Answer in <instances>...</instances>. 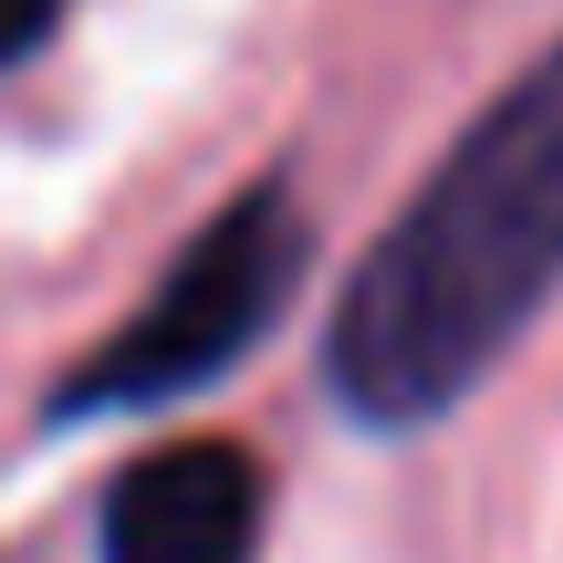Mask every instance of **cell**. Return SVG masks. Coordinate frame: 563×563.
<instances>
[{
    "instance_id": "obj_3",
    "label": "cell",
    "mask_w": 563,
    "mask_h": 563,
    "mask_svg": "<svg viewBox=\"0 0 563 563\" xmlns=\"http://www.w3.org/2000/svg\"><path fill=\"white\" fill-rule=\"evenodd\" d=\"M262 543V470L230 439L146 449L104 501V563H251Z\"/></svg>"
},
{
    "instance_id": "obj_2",
    "label": "cell",
    "mask_w": 563,
    "mask_h": 563,
    "mask_svg": "<svg viewBox=\"0 0 563 563\" xmlns=\"http://www.w3.org/2000/svg\"><path fill=\"white\" fill-rule=\"evenodd\" d=\"M313 230H302L292 188H251L230 199L199 241L167 262V282L125 313V334H104V355L53 397V418H95V407H167L188 386L230 376L251 344L282 323V302L302 292Z\"/></svg>"
},
{
    "instance_id": "obj_1",
    "label": "cell",
    "mask_w": 563,
    "mask_h": 563,
    "mask_svg": "<svg viewBox=\"0 0 563 563\" xmlns=\"http://www.w3.org/2000/svg\"><path fill=\"white\" fill-rule=\"evenodd\" d=\"M563 292V42L481 104L344 282L323 376L365 428H428Z\"/></svg>"
},
{
    "instance_id": "obj_4",
    "label": "cell",
    "mask_w": 563,
    "mask_h": 563,
    "mask_svg": "<svg viewBox=\"0 0 563 563\" xmlns=\"http://www.w3.org/2000/svg\"><path fill=\"white\" fill-rule=\"evenodd\" d=\"M53 21H63V0H0V63L42 53V42H53Z\"/></svg>"
}]
</instances>
